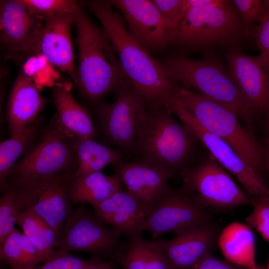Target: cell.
Segmentation results:
<instances>
[{"label":"cell","instance_id":"8992f818","mask_svg":"<svg viewBox=\"0 0 269 269\" xmlns=\"http://www.w3.org/2000/svg\"><path fill=\"white\" fill-rule=\"evenodd\" d=\"M175 96L204 129L228 143L265 181V145L243 127L232 110L182 86Z\"/></svg>","mask_w":269,"mask_h":269},{"label":"cell","instance_id":"ffe728a7","mask_svg":"<svg viewBox=\"0 0 269 269\" xmlns=\"http://www.w3.org/2000/svg\"><path fill=\"white\" fill-rule=\"evenodd\" d=\"M115 175L127 191L140 200L148 211L173 177L168 171L135 161L121 160L112 164Z\"/></svg>","mask_w":269,"mask_h":269},{"label":"cell","instance_id":"cb8c5ba5","mask_svg":"<svg viewBox=\"0 0 269 269\" xmlns=\"http://www.w3.org/2000/svg\"><path fill=\"white\" fill-rule=\"evenodd\" d=\"M121 190H123V183L115 175L109 176L99 171L74 178L69 192L72 203L88 204L92 206Z\"/></svg>","mask_w":269,"mask_h":269},{"label":"cell","instance_id":"b9f144b4","mask_svg":"<svg viewBox=\"0 0 269 269\" xmlns=\"http://www.w3.org/2000/svg\"><path fill=\"white\" fill-rule=\"evenodd\" d=\"M268 269H269V265H268Z\"/></svg>","mask_w":269,"mask_h":269},{"label":"cell","instance_id":"d590c367","mask_svg":"<svg viewBox=\"0 0 269 269\" xmlns=\"http://www.w3.org/2000/svg\"><path fill=\"white\" fill-rule=\"evenodd\" d=\"M268 9L259 22L252 29L250 36L254 38L260 50L258 58L269 71V0H266Z\"/></svg>","mask_w":269,"mask_h":269},{"label":"cell","instance_id":"8d00e7d4","mask_svg":"<svg viewBox=\"0 0 269 269\" xmlns=\"http://www.w3.org/2000/svg\"><path fill=\"white\" fill-rule=\"evenodd\" d=\"M161 16L175 28L186 8V0H151Z\"/></svg>","mask_w":269,"mask_h":269},{"label":"cell","instance_id":"d6a6232c","mask_svg":"<svg viewBox=\"0 0 269 269\" xmlns=\"http://www.w3.org/2000/svg\"><path fill=\"white\" fill-rule=\"evenodd\" d=\"M22 232L16 228L0 244V260L10 269H27L30 267L24 258L20 245Z\"/></svg>","mask_w":269,"mask_h":269},{"label":"cell","instance_id":"277c9868","mask_svg":"<svg viewBox=\"0 0 269 269\" xmlns=\"http://www.w3.org/2000/svg\"><path fill=\"white\" fill-rule=\"evenodd\" d=\"M74 24L79 52L75 83L89 102L96 107L128 77L106 32L80 5Z\"/></svg>","mask_w":269,"mask_h":269},{"label":"cell","instance_id":"4dcf8cb0","mask_svg":"<svg viewBox=\"0 0 269 269\" xmlns=\"http://www.w3.org/2000/svg\"><path fill=\"white\" fill-rule=\"evenodd\" d=\"M32 14L43 20L55 15L75 12L79 6L75 1L71 0H20Z\"/></svg>","mask_w":269,"mask_h":269},{"label":"cell","instance_id":"9c48e42d","mask_svg":"<svg viewBox=\"0 0 269 269\" xmlns=\"http://www.w3.org/2000/svg\"><path fill=\"white\" fill-rule=\"evenodd\" d=\"M122 233L106 227L84 204L72 211L57 238L55 248L67 252H87L97 262L105 260L122 267L126 243Z\"/></svg>","mask_w":269,"mask_h":269},{"label":"cell","instance_id":"52a82bcc","mask_svg":"<svg viewBox=\"0 0 269 269\" xmlns=\"http://www.w3.org/2000/svg\"><path fill=\"white\" fill-rule=\"evenodd\" d=\"M73 138L55 114L36 142L13 165L7 178L8 185L18 188L44 177L75 171L77 165Z\"/></svg>","mask_w":269,"mask_h":269},{"label":"cell","instance_id":"ac0fdd59","mask_svg":"<svg viewBox=\"0 0 269 269\" xmlns=\"http://www.w3.org/2000/svg\"><path fill=\"white\" fill-rule=\"evenodd\" d=\"M228 71L256 116L265 115L269 108V71L257 56L239 49L227 51Z\"/></svg>","mask_w":269,"mask_h":269},{"label":"cell","instance_id":"e0dca14e","mask_svg":"<svg viewBox=\"0 0 269 269\" xmlns=\"http://www.w3.org/2000/svg\"><path fill=\"white\" fill-rule=\"evenodd\" d=\"M77 11L58 14L46 19L32 54L43 56L52 66L69 75L75 83L76 69L71 29Z\"/></svg>","mask_w":269,"mask_h":269},{"label":"cell","instance_id":"e575fe53","mask_svg":"<svg viewBox=\"0 0 269 269\" xmlns=\"http://www.w3.org/2000/svg\"><path fill=\"white\" fill-rule=\"evenodd\" d=\"M97 262L75 256L69 252L57 249L54 257L43 263L40 266H34L27 269H83L92 263Z\"/></svg>","mask_w":269,"mask_h":269},{"label":"cell","instance_id":"5b68a950","mask_svg":"<svg viewBox=\"0 0 269 269\" xmlns=\"http://www.w3.org/2000/svg\"><path fill=\"white\" fill-rule=\"evenodd\" d=\"M165 75L181 86L232 110L251 133L256 115L228 69L211 57L193 59L177 54L158 60Z\"/></svg>","mask_w":269,"mask_h":269},{"label":"cell","instance_id":"5bb4252c","mask_svg":"<svg viewBox=\"0 0 269 269\" xmlns=\"http://www.w3.org/2000/svg\"><path fill=\"white\" fill-rule=\"evenodd\" d=\"M122 14L134 38L150 55L172 45L175 27L151 0H109Z\"/></svg>","mask_w":269,"mask_h":269},{"label":"cell","instance_id":"d4e9b609","mask_svg":"<svg viewBox=\"0 0 269 269\" xmlns=\"http://www.w3.org/2000/svg\"><path fill=\"white\" fill-rule=\"evenodd\" d=\"M73 145L77 158V169L73 178L78 176L102 171L107 165L131 156L90 138H73Z\"/></svg>","mask_w":269,"mask_h":269},{"label":"cell","instance_id":"4316f807","mask_svg":"<svg viewBox=\"0 0 269 269\" xmlns=\"http://www.w3.org/2000/svg\"><path fill=\"white\" fill-rule=\"evenodd\" d=\"M16 223L22 233L37 249L42 263L54 257L56 249V235L51 226L40 216L29 210L18 212Z\"/></svg>","mask_w":269,"mask_h":269},{"label":"cell","instance_id":"3957f363","mask_svg":"<svg viewBox=\"0 0 269 269\" xmlns=\"http://www.w3.org/2000/svg\"><path fill=\"white\" fill-rule=\"evenodd\" d=\"M245 37L240 16L232 0H186L171 46L181 51L216 48L239 49Z\"/></svg>","mask_w":269,"mask_h":269},{"label":"cell","instance_id":"484cf974","mask_svg":"<svg viewBox=\"0 0 269 269\" xmlns=\"http://www.w3.org/2000/svg\"><path fill=\"white\" fill-rule=\"evenodd\" d=\"M42 117L24 128L20 133L11 135L0 144V190L2 193L8 187L7 178L18 158L33 145L40 132Z\"/></svg>","mask_w":269,"mask_h":269},{"label":"cell","instance_id":"74e56055","mask_svg":"<svg viewBox=\"0 0 269 269\" xmlns=\"http://www.w3.org/2000/svg\"><path fill=\"white\" fill-rule=\"evenodd\" d=\"M192 269H248L214 257L211 253L203 257Z\"/></svg>","mask_w":269,"mask_h":269},{"label":"cell","instance_id":"44dd1931","mask_svg":"<svg viewBox=\"0 0 269 269\" xmlns=\"http://www.w3.org/2000/svg\"><path fill=\"white\" fill-rule=\"evenodd\" d=\"M46 101L32 79L22 72L19 73L7 102L6 116L10 135L34 123Z\"/></svg>","mask_w":269,"mask_h":269},{"label":"cell","instance_id":"8fae6325","mask_svg":"<svg viewBox=\"0 0 269 269\" xmlns=\"http://www.w3.org/2000/svg\"><path fill=\"white\" fill-rule=\"evenodd\" d=\"M185 187L206 207L226 211L250 204L243 191L210 153L203 156L181 176Z\"/></svg>","mask_w":269,"mask_h":269},{"label":"cell","instance_id":"f35d334b","mask_svg":"<svg viewBox=\"0 0 269 269\" xmlns=\"http://www.w3.org/2000/svg\"><path fill=\"white\" fill-rule=\"evenodd\" d=\"M20 245L26 261L30 267H33L42 263L37 249L22 232L20 238Z\"/></svg>","mask_w":269,"mask_h":269},{"label":"cell","instance_id":"f546056e","mask_svg":"<svg viewBox=\"0 0 269 269\" xmlns=\"http://www.w3.org/2000/svg\"><path fill=\"white\" fill-rule=\"evenodd\" d=\"M42 55L30 56L23 66L24 74L30 77L39 89L47 86L54 85V80L58 77L57 73Z\"/></svg>","mask_w":269,"mask_h":269},{"label":"cell","instance_id":"83f0119b","mask_svg":"<svg viewBox=\"0 0 269 269\" xmlns=\"http://www.w3.org/2000/svg\"><path fill=\"white\" fill-rule=\"evenodd\" d=\"M122 267L124 269H167L156 240L147 241L142 235L129 239L126 242Z\"/></svg>","mask_w":269,"mask_h":269},{"label":"cell","instance_id":"7402d4cb","mask_svg":"<svg viewBox=\"0 0 269 269\" xmlns=\"http://www.w3.org/2000/svg\"><path fill=\"white\" fill-rule=\"evenodd\" d=\"M72 85L67 82L56 83L53 98L55 114L63 129L74 138L96 140L99 136L91 115L73 98Z\"/></svg>","mask_w":269,"mask_h":269},{"label":"cell","instance_id":"9a60e30c","mask_svg":"<svg viewBox=\"0 0 269 269\" xmlns=\"http://www.w3.org/2000/svg\"><path fill=\"white\" fill-rule=\"evenodd\" d=\"M43 21L20 0H0V42L8 57L18 60L32 55Z\"/></svg>","mask_w":269,"mask_h":269},{"label":"cell","instance_id":"60d3db41","mask_svg":"<svg viewBox=\"0 0 269 269\" xmlns=\"http://www.w3.org/2000/svg\"><path fill=\"white\" fill-rule=\"evenodd\" d=\"M264 122L265 143H269V108L265 115Z\"/></svg>","mask_w":269,"mask_h":269},{"label":"cell","instance_id":"f1b7e54d","mask_svg":"<svg viewBox=\"0 0 269 269\" xmlns=\"http://www.w3.org/2000/svg\"><path fill=\"white\" fill-rule=\"evenodd\" d=\"M19 211L17 190L8 186L0 198V244L14 230Z\"/></svg>","mask_w":269,"mask_h":269},{"label":"cell","instance_id":"6da1fadb","mask_svg":"<svg viewBox=\"0 0 269 269\" xmlns=\"http://www.w3.org/2000/svg\"><path fill=\"white\" fill-rule=\"evenodd\" d=\"M99 20L128 78L143 98L146 109L165 107L181 85L167 77L154 59L132 36L122 14L109 0L83 2Z\"/></svg>","mask_w":269,"mask_h":269},{"label":"cell","instance_id":"ab89813d","mask_svg":"<svg viewBox=\"0 0 269 269\" xmlns=\"http://www.w3.org/2000/svg\"><path fill=\"white\" fill-rule=\"evenodd\" d=\"M117 266L113 262L106 261L95 262L83 269H116Z\"/></svg>","mask_w":269,"mask_h":269},{"label":"cell","instance_id":"4fadbf2b","mask_svg":"<svg viewBox=\"0 0 269 269\" xmlns=\"http://www.w3.org/2000/svg\"><path fill=\"white\" fill-rule=\"evenodd\" d=\"M74 172L69 171L44 177L15 187L20 211L29 209L38 214L53 229L57 238L72 211L69 191Z\"/></svg>","mask_w":269,"mask_h":269},{"label":"cell","instance_id":"7a4b0ae2","mask_svg":"<svg viewBox=\"0 0 269 269\" xmlns=\"http://www.w3.org/2000/svg\"><path fill=\"white\" fill-rule=\"evenodd\" d=\"M202 144L194 133L177 122L165 107L145 109L131 153L133 161L181 176L203 156Z\"/></svg>","mask_w":269,"mask_h":269},{"label":"cell","instance_id":"d6986e66","mask_svg":"<svg viewBox=\"0 0 269 269\" xmlns=\"http://www.w3.org/2000/svg\"><path fill=\"white\" fill-rule=\"evenodd\" d=\"M92 207L94 214L101 222L119 230L128 239L142 235L148 210L128 191H118Z\"/></svg>","mask_w":269,"mask_h":269},{"label":"cell","instance_id":"7c38bea8","mask_svg":"<svg viewBox=\"0 0 269 269\" xmlns=\"http://www.w3.org/2000/svg\"><path fill=\"white\" fill-rule=\"evenodd\" d=\"M165 107L190 129L221 166L236 177L249 196H269L266 182L228 143L204 129L176 96L168 100Z\"/></svg>","mask_w":269,"mask_h":269},{"label":"cell","instance_id":"30bf717a","mask_svg":"<svg viewBox=\"0 0 269 269\" xmlns=\"http://www.w3.org/2000/svg\"><path fill=\"white\" fill-rule=\"evenodd\" d=\"M212 221L211 213L193 192L183 185L175 188L168 185L150 207L144 229L156 239Z\"/></svg>","mask_w":269,"mask_h":269},{"label":"cell","instance_id":"ba28073f","mask_svg":"<svg viewBox=\"0 0 269 269\" xmlns=\"http://www.w3.org/2000/svg\"><path fill=\"white\" fill-rule=\"evenodd\" d=\"M114 93L113 103L101 102L95 109L96 128L103 144L131 156L141 129L145 103L129 78Z\"/></svg>","mask_w":269,"mask_h":269},{"label":"cell","instance_id":"2e32d148","mask_svg":"<svg viewBox=\"0 0 269 269\" xmlns=\"http://www.w3.org/2000/svg\"><path fill=\"white\" fill-rule=\"evenodd\" d=\"M220 232L218 223L212 221L177 233L171 239L155 240L167 269H192L216 246Z\"/></svg>","mask_w":269,"mask_h":269},{"label":"cell","instance_id":"1f68e13d","mask_svg":"<svg viewBox=\"0 0 269 269\" xmlns=\"http://www.w3.org/2000/svg\"><path fill=\"white\" fill-rule=\"evenodd\" d=\"M242 20L243 28L246 36H250L251 31L266 13V0H233Z\"/></svg>","mask_w":269,"mask_h":269},{"label":"cell","instance_id":"603a6c76","mask_svg":"<svg viewBox=\"0 0 269 269\" xmlns=\"http://www.w3.org/2000/svg\"><path fill=\"white\" fill-rule=\"evenodd\" d=\"M218 244L227 261L248 269H257L255 239L251 227L234 222L220 232Z\"/></svg>","mask_w":269,"mask_h":269},{"label":"cell","instance_id":"836d02e7","mask_svg":"<svg viewBox=\"0 0 269 269\" xmlns=\"http://www.w3.org/2000/svg\"><path fill=\"white\" fill-rule=\"evenodd\" d=\"M250 204L253 206V210L245 218V221L269 242V196H252Z\"/></svg>","mask_w":269,"mask_h":269}]
</instances>
